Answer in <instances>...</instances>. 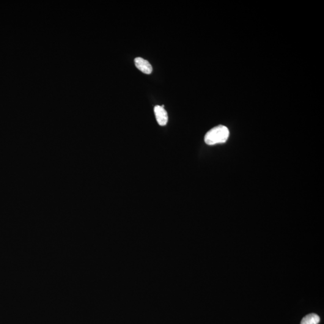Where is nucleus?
<instances>
[{
  "label": "nucleus",
  "mask_w": 324,
  "mask_h": 324,
  "mask_svg": "<svg viewBox=\"0 0 324 324\" xmlns=\"http://www.w3.org/2000/svg\"><path fill=\"white\" fill-rule=\"evenodd\" d=\"M229 136L228 129L226 126L219 125L206 133L204 141L206 144L209 145L224 143L228 139Z\"/></svg>",
  "instance_id": "obj_1"
},
{
  "label": "nucleus",
  "mask_w": 324,
  "mask_h": 324,
  "mask_svg": "<svg viewBox=\"0 0 324 324\" xmlns=\"http://www.w3.org/2000/svg\"><path fill=\"white\" fill-rule=\"evenodd\" d=\"M320 322L319 316L315 314L306 315L301 320L300 324H318Z\"/></svg>",
  "instance_id": "obj_4"
},
{
  "label": "nucleus",
  "mask_w": 324,
  "mask_h": 324,
  "mask_svg": "<svg viewBox=\"0 0 324 324\" xmlns=\"http://www.w3.org/2000/svg\"><path fill=\"white\" fill-rule=\"evenodd\" d=\"M134 64H135L136 67L138 68V70L141 71L142 72L147 74V75L152 73L153 67L147 60H145L141 57H137L134 59Z\"/></svg>",
  "instance_id": "obj_3"
},
{
  "label": "nucleus",
  "mask_w": 324,
  "mask_h": 324,
  "mask_svg": "<svg viewBox=\"0 0 324 324\" xmlns=\"http://www.w3.org/2000/svg\"><path fill=\"white\" fill-rule=\"evenodd\" d=\"M154 111L158 124L162 126H165L168 121V116L165 109L162 106L157 105L155 107Z\"/></svg>",
  "instance_id": "obj_2"
}]
</instances>
